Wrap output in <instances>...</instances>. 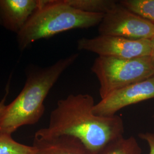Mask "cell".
<instances>
[{
	"mask_svg": "<svg viewBox=\"0 0 154 154\" xmlns=\"http://www.w3.org/2000/svg\"><path fill=\"white\" fill-rule=\"evenodd\" d=\"M153 117H154V116H153Z\"/></svg>",
	"mask_w": 154,
	"mask_h": 154,
	"instance_id": "17",
	"label": "cell"
},
{
	"mask_svg": "<svg viewBox=\"0 0 154 154\" xmlns=\"http://www.w3.org/2000/svg\"><path fill=\"white\" fill-rule=\"evenodd\" d=\"M119 3L154 24V0H122Z\"/></svg>",
	"mask_w": 154,
	"mask_h": 154,
	"instance_id": "12",
	"label": "cell"
},
{
	"mask_svg": "<svg viewBox=\"0 0 154 154\" xmlns=\"http://www.w3.org/2000/svg\"><path fill=\"white\" fill-rule=\"evenodd\" d=\"M94 98L88 94H71L60 99L50 116L47 127L35 137L49 138L62 135L79 139L92 154L124 137L125 125L120 116H103L94 112Z\"/></svg>",
	"mask_w": 154,
	"mask_h": 154,
	"instance_id": "1",
	"label": "cell"
},
{
	"mask_svg": "<svg viewBox=\"0 0 154 154\" xmlns=\"http://www.w3.org/2000/svg\"><path fill=\"white\" fill-rule=\"evenodd\" d=\"M99 35L139 40L154 37V24L117 2L98 25Z\"/></svg>",
	"mask_w": 154,
	"mask_h": 154,
	"instance_id": "5",
	"label": "cell"
},
{
	"mask_svg": "<svg viewBox=\"0 0 154 154\" xmlns=\"http://www.w3.org/2000/svg\"><path fill=\"white\" fill-rule=\"evenodd\" d=\"M44 0H0V25L18 34Z\"/></svg>",
	"mask_w": 154,
	"mask_h": 154,
	"instance_id": "8",
	"label": "cell"
},
{
	"mask_svg": "<svg viewBox=\"0 0 154 154\" xmlns=\"http://www.w3.org/2000/svg\"><path fill=\"white\" fill-rule=\"evenodd\" d=\"M72 54L51 66L32 70L26 75L21 93L7 105L0 119V136L9 135L21 127L37 123L44 114V101L63 72L77 61Z\"/></svg>",
	"mask_w": 154,
	"mask_h": 154,
	"instance_id": "2",
	"label": "cell"
},
{
	"mask_svg": "<svg viewBox=\"0 0 154 154\" xmlns=\"http://www.w3.org/2000/svg\"><path fill=\"white\" fill-rule=\"evenodd\" d=\"M9 84L7 85V86L6 87L5 94L4 98L0 101V119L3 116L4 111L5 110L6 106H7L5 104V102L6 97H7L8 95L9 94Z\"/></svg>",
	"mask_w": 154,
	"mask_h": 154,
	"instance_id": "15",
	"label": "cell"
},
{
	"mask_svg": "<svg viewBox=\"0 0 154 154\" xmlns=\"http://www.w3.org/2000/svg\"><path fill=\"white\" fill-rule=\"evenodd\" d=\"M154 98V75L110 94L94 107L97 116H112L128 106Z\"/></svg>",
	"mask_w": 154,
	"mask_h": 154,
	"instance_id": "7",
	"label": "cell"
},
{
	"mask_svg": "<svg viewBox=\"0 0 154 154\" xmlns=\"http://www.w3.org/2000/svg\"><path fill=\"white\" fill-rule=\"evenodd\" d=\"M33 146L37 154H92L81 141L67 135L49 138L35 137Z\"/></svg>",
	"mask_w": 154,
	"mask_h": 154,
	"instance_id": "9",
	"label": "cell"
},
{
	"mask_svg": "<svg viewBox=\"0 0 154 154\" xmlns=\"http://www.w3.org/2000/svg\"><path fill=\"white\" fill-rule=\"evenodd\" d=\"M77 48L79 50L90 51L100 57L130 59L150 56L151 39L133 40L99 35L91 38L79 39Z\"/></svg>",
	"mask_w": 154,
	"mask_h": 154,
	"instance_id": "6",
	"label": "cell"
},
{
	"mask_svg": "<svg viewBox=\"0 0 154 154\" xmlns=\"http://www.w3.org/2000/svg\"><path fill=\"white\" fill-rule=\"evenodd\" d=\"M0 154H37L35 148L15 141L11 136H0Z\"/></svg>",
	"mask_w": 154,
	"mask_h": 154,
	"instance_id": "13",
	"label": "cell"
},
{
	"mask_svg": "<svg viewBox=\"0 0 154 154\" xmlns=\"http://www.w3.org/2000/svg\"><path fill=\"white\" fill-rule=\"evenodd\" d=\"M91 72L98 78L99 95L104 99L117 90L154 75V62L150 56L125 59L98 56Z\"/></svg>",
	"mask_w": 154,
	"mask_h": 154,
	"instance_id": "4",
	"label": "cell"
},
{
	"mask_svg": "<svg viewBox=\"0 0 154 154\" xmlns=\"http://www.w3.org/2000/svg\"><path fill=\"white\" fill-rule=\"evenodd\" d=\"M70 5L88 13L105 14L115 6L117 2L112 0H65Z\"/></svg>",
	"mask_w": 154,
	"mask_h": 154,
	"instance_id": "11",
	"label": "cell"
},
{
	"mask_svg": "<svg viewBox=\"0 0 154 154\" xmlns=\"http://www.w3.org/2000/svg\"><path fill=\"white\" fill-rule=\"evenodd\" d=\"M150 57H151L154 62V37L153 38L151 39V48Z\"/></svg>",
	"mask_w": 154,
	"mask_h": 154,
	"instance_id": "16",
	"label": "cell"
},
{
	"mask_svg": "<svg viewBox=\"0 0 154 154\" xmlns=\"http://www.w3.org/2000/svg\"><path fill=\"white\" fill-rule=\"evenodd\" d=\"M139 137L148 143L149 147V154H154V134L151 132L140 133Z\"/></svg>",
	"mask_w": 154,
	"mask_h": 154,
	"instance_id": "14",
	"label": "cell"
},
{
	"mask_svg": "<svg viewBox=\"0 0 154 154\" xmlns=\"http://www.w3.org/2000/svg\"><path fill=\"white\" fill-rule=\"evenodd\" d=\"M104 15L81 11L69 5L65 0H44L17 34L18 48L22 51L39 39L72 29L99 25Z\"/></svg>",
	"mask_w": 154,
	"mask_h": 154,
	"instance_id": "3",
	"label": "cell"
},
{
	"mask_svg": "<svg viewBox=\"0 0 154 154\" xmlns=\"http://www.w3.org/2000/svg\"><path fill=\"white\" fill-rule=\"evenodd\" d=\"M142 150L134 137L119 138L107 145L96 154H142Z\"/></svg>",
	"mask_w": 154,
	"mask_h": 154,
	"instance_id": "10",
	"label": "cell"
}]
</instances>
